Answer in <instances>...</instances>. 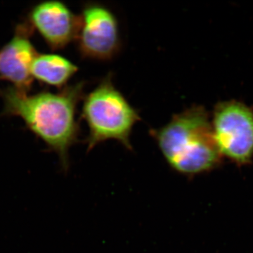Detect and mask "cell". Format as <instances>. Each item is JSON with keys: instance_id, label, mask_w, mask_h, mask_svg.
I'll use <instances>...</instances> for the list:
<instances>
[{"instance_id": "1", "label": "cell", "mask_w": 253, "mask_h": 253, "mask_svg": "<svg viewBox=\"0 0 253 253\" xmlns=\"http://www.w3.org/2000/svg\"><path fill=\"white\" fill-rule=\"evenodd\" d=\"M85 81L78 82L54 94L28 95L15 87L3 92L6 111L22 118L28 127L59 156L67 170L69 149L78 141V105L84 96Z\"/></svg>"}, {"instance_id": "2", "label": "cell", "mask_w": 253, "mask_h": 253, "mask_svg": "<svg viewBox=\"0 0 253 253\" xmlns=\"http://www.w3.org/2000/svg\"><path fill=\"white\" fill-rule=\"evenodd\" d=\"M168 164L176 172L193 175L206 172L219 163L212 125L201 106H193L172 116L168 124L151 129Z\"/></svg>"}, {"instance_id": "3", "label": "cell", "mask_w": 253, "mask_h": 253, "mask_svg": "<svg viewBox=\"0 0 253 253\" xmlns=\"http://www.w3.org/2000/svg\"><path fill=\"white\" fill-rule=\"evenodd\" d=\"M82 116L89 129L86 140L88 151L110 139L132 150L131 131L141 117L115 86L112 73L106 75L84 96Z\"/></svg>"}, {"instance_id": "4", "label": "cell", "mask_w": 253, "mask_h": 253, "mask_svg": "<svg viewBox=\"0 0 253 253\" xmlns=\"http://www.w3.org/2000/svg\"><path fill=\"white\" fill-rule=\"evenodd\" d=\"M80 18L76 41L82 57L94 61L114 59L122 49L119 22L114 12L99 2L86 3Z\"/></svg>"}, {"instance_id": "5", "label": "cell", "mask_w": 253, "mask_h": 253, "mask_svg": "<svg viewBox=\"0 0 253 253\" xmlns=\"http://www.w3.org/2000/svg\"><path fill=\"white\" fill-rule=\"evenodd\" d=\"M214 141L221 156L238 163L249 162L253 156V111L235 101L222 103L214 110Z\"/></svg>"}, {"instance_id": "6", "label": "cell", "mask_w": 253, "mask_h": 253, "mask_svg": "<svg viewBox=\"0 0 253 253\" xmlns=\"http://www.w3.org/2000/svg\"><path fill=\"white\" fill-rule=\"evenodd\" d=\"M30 19L52 49H63L77 37L79 16L61 1L37 5L31 11Z\"/></svg>"}, {"instance_id": "7", "label": "cell", "mask_w": 253, "mask_h": 253, "mask_svg": "<svg viewBox=\"0 0 253 253\" xmlns=\"http://www.w3.org/2000/svg\"><path fill=\"white\" fill-rule=\"evenodd\" d=\"M24 26L16 30L14 38L0 50V77L26 92L33 83L31 66L37 53Z\"/></svg>"}, {"instance_id": "8", "label": "cell", "mask_w": 253, "mask_h": 253, "mask_svg": "<svg viewBox=\"0 0 253 253\" xmlns=\"http://www.w3.org/2000/svg\"><path fill=\"white\" fill-rule=\"evenodd\" d=\"M78 71L76 65L57 54L37 55L31 66L33 78L57 87L66 84Z\"/></svg>"}]
</instances>
